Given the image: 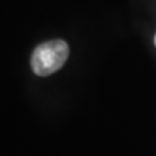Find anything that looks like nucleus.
<instances>
[{
  "label": "nucleus",
  "instance_id": "f257e3e1",
  "mask_svg": "<svg viewBox=\"0 0 156 156\" xmlns=\"http://www.w3.org/2000/svg\"><path fill=\"white\" fill-rule=\"evenodd\" d=\"M68 56L69 47L64 41L55 39L46 42L34 50L31 56V68L37 76H50L64 65Z\"/></svg>",
  "mask_w": 156,
  "mask_h": 156
},
{
  "label": "nucleus",
  "instance_id": "f03ea898",
  "mask_svg": "<svg viewBox=\"0 0 156 156\" xmlns=\"http://www.w3.org/2000/svg\"><path fill=\"white\" fill-rule=\"evenodd\" d=\"M155 46H156V35H155Z\"/></svg>",
  "mask_w": 156,
  "mask_h": 156
}]
</instances>
